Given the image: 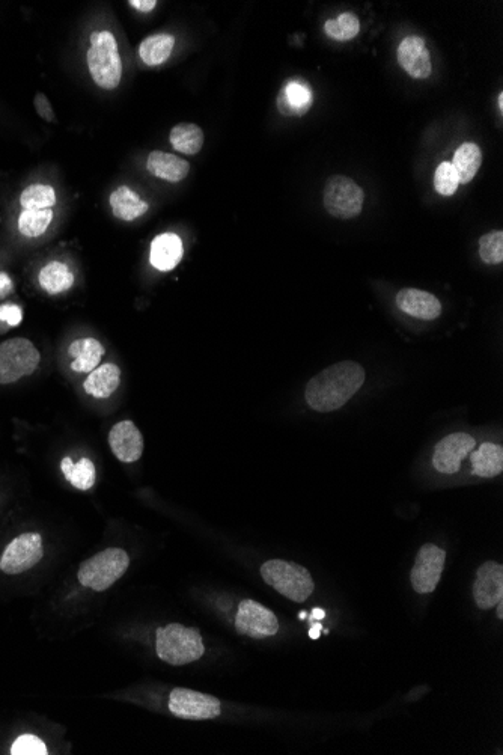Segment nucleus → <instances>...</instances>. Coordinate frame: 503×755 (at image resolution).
<instances>
[{
	"instance_id": "29",
	"label": "nucleus",
	"mask_w": 503,
	"mask_h": 755,
	"mask_svg": "<svg viewBox=\"0 0 503 755\" xmlns=\"http://www.w3.org/2000/svg\"><path fill=\"white\" fill-rule=\"evenodd\" d=\"M53 221L52 208H44V210H23L19 216V233L22 236L28 237V239H37V237L46 234L49 230L50 224Z\"/></svg>"
},
{
	"instance_id": "21",
	"label": "nucleus",
	"mask_w": 503,
	"mask_h": 755,
	"mask_svg": "<svg viewBox=\"0 0 503 755\" xmlns=\"http://www.w3.org/2000/svg\"><path fill=\"white\" fill-rule=\"evenodd\" d=\"M110 207L115 218L125 222H133L144 216L148 211V204L135 192L127 186L118 187L113 190L109 198Z\"/></svg>"
},
{
	"instance_id": "27",
	"label": "nucleus",
	"mask_w": 503,
	"mask_h": 755,
	"mask_svg": "<svg viewBox=\"0 0 503 755\" xmlns=\"http://www.w3.org/2000/svg\"><path fill=\"white\" fill-rule=\"evenodd\" d=\"M204 132L196 124L181 123L171 130L169 141L178 153L195 156L204 147Z\"/></svg>"
},
{
	"instance_id": "31",
	"label": "nucleus",
	"mask_w": 503,
	"mask_h": 755,
	"mask_svg": "<svg viewBox=\"0 0 503 755\" xmlns=\"http://www.w3.org/2000/svg\"><path fill=\"white\" fill-rule=\"evenodd\" d=\"M327 37L335 41H350L360 32V20L354 14L344 13L324 23Z\"/></svg>"
},
{
	"instance_id": "6",
	"label": "nucleus",
	"mask_w": 503,
	"mask_h": 755,
	"mask_svg": "<svg viewBox=\"0 0 503 755\" xmlns=\"http://www.w3.org/2000/svg\"><path fill=\"white\" fill-rule=\"evenodd\" d=\"M40 362V352L31 340L13 338L0 343V385H11L32 376Z\"/></svg>"
},
{
	"instance_id": "19",
	"label": "nucleus",
	"mask_w": 503,
	"mask_h": 755,
	"mask_svg": "<svg viewBox=\"0 0 503 755\" xmlns=\"http://www.w3.org/2000/svg\"><path fill=\"white\" fill-rule=\"evenodd\" d=\"M312 103H314V92L311 86L299 79L288 82L278 100L282 114L294 115V117L305 115L311 109Z\"/></svg>"
},
{
	"instance_id": "11",
	"label": "nucleus",
	"mask_w": 503,
	"mask_h": 755,
	"mask_svg": "<svg viewBox=\"0 0 503 755\" xmlns=\"http://www.w3.org/2000/svg\"><path fill=\"white\" fill-rule=\"evenodd\" d=\"M446 552L436 545H424L416 555L415 566L410 575L413 590L419 594H430L436 590L445 567Z\"/></svg>"
},
{
	"instance_id": "17",
	"label": "nucleus",
	"mask_w": 503,
	"mask_h": 755,
	"mask_svg": "<svg viewBox=\"0 0 503 755\" xmlns=\"http://www.w3.org/2000/svg\"><path fill=\"white\" fill-rule=\"evenodd\" d=\"M183 242L177 234L165 233L151 243L150 261L154 269L169 272L183 260Z\"/></svg>"
},
{
	"instance_id": "38",
	"label": "nucleus",
	"mask_w": 503,
	"mask_h": 755,
	"mask_svg": "<svg viewBox=\"0 0 503 755\" xmlns=\"http://www.w3.org/2000/svg\"><path fill=\"white\" fill-rule=\"evenodd\" d=\"M13 290V282L5 273H0V299L7 296Z\"/></svg>"
},
{
	"instance_id": "26",
	"label": "nucleus",
	"mask_w": 503,
	"mask_h": 755,
	"mask_svg": "<svg viewBox=\"0 0 503 755\" xmlns=\"http://www.w3.org/2000/svg\"><path fill=\"white\" fill-rule=\"evenodd\" d=\"M451 163L457 171L460 184L470 183L482 165L481 148L473 142H466L455 151L454 160Z\"/></svg>"
},
{
	"instance_id": "23",
	"label": "nucleus",
	"mask_w": 503,
	"mask_h": 755,
	"mask_svg": "<svg viewBox=\"0 0 503 755\" xmlns=\"http://www.w3.org/2000/svg\"><path fill=\"white\" fill-rule=\"evenodd\" d=\"M38 284L47 294L65 293L74 285V273L62 261H50L38 273Z\"/></svg>"
},
{
	"instance_id": "16",
	"label": "nucleus",
	"mask_w": 503,
	"mask_h": 755,
	"mask_svg": "<svg viewBox=\"0 0 503 755\" xmlns=\"http://www.w3.org/2000/svg\"><path fill=\"white\" fill-rule=\"evenodd\" d=\"M397 305L401 311L421 320H434L442 314V303L434 294L416 288L398 291Z\"/></svg>"
},
{
	"instance_id": "22",
	"label": "nucleus",
	"mask_w": 503,
	"mask_h": 755,
	"mask_svg": "<svg viewBox=\"0 0 503 755\" xmlns=\"http://www.w3.org/2000/svg\"><path fill=\"white\" fill-rule=\"evenodd\" d=\"M121 383V370L115 364H104L89 373L88 379L83 382L86 394L94 398H109L115 394Z\"/></svg>"
},
{
	"instance_id": "10",
	"label": "nucleus",
	"mask_w": 503,
	"mask_h": 755,
	"mask_svg": "<svg viewBox=\"0 0 503 755\" xmlns=\"http://www.w3.org/2000/svg\"><path fill=\"white\" fill-rule=\"evenodd\" d=\"M235 630L254 639L270 638L279 632L278 617L255 600H243L235 615Z\"/></svg>"
},
{
	"instance_id": "4",
	"label": "nucleus",
	"mask_w": 503,
	"mask_h": 755,
	"mask_svg": "<svg viewBox=\"0 0 503 755\" xmlns=\"http://www.w3.org/2000/svg\"><path fill=\"white\" fill-rule=\"evenodd\" d=\"M261 576L266 584L296 603L306 602L314 593L315 584L311 573L305 567L290 561H267L261 567Z\"/></svg>"
},
{
	"instance_id": "43",
	"label": "nucleus",
	"mask_w": 503,
	"mask_h": 755,
	"mask_svg": "<svg viewBox=\"0 0 503 755\" xmlns=\"http://www.w3.org/2000/svg\"><path fill=\"white\" fill-rule=\"evenodd\" d=\"M306 617H308V615H306V612H300L299 614L300 620H305Z\"/></svg>"
},
{
	"instance_id": "36",
	"label": "nucleus",
	"mask_w": 503,
	"mask_h": 755,
	"mask_svg": "<svg viewBox=\"0 0 503 755\" xmlns=\"http://www.w3.org/2000/svg\"><path fill=\"white\" fill-rule=\"evenodd\" d=\"M34 107L37 114L40 115L41 120L46 123H56L55 111H53L52 103L49 98L43 92H38L34 98Z\"/></svg>"
},
{
	"instance_id": "42",
	"label": "nucleus",
	"mask_w": 503,
	"mask_h": 755,
	"mask_svg": "<svg viewBox=\"0 0 503 755\" xmlns=\"http://www.w3.org/2000/svg\"><path fill=\"white\" fill-rule=\"evenodd\" d=\"M497 103H499V109H500V112H502L503 111V94H502V92H500V94H499V100H497Z\"/></svg>"
},
{
	"instance_id": "3",
	"label": "nucleus",
	"mask_w": 503,
	"mask_h": 755,
	"mask_svg": "<svg viewBox=\"0 0 503 755\" xmlns=\"http://www.w3.org/2000/svg\"><path fill=\"white\" fill-rule=\"evenodd\" d=\"M86 61L92 80L100 88H118L122 77V62L118 43L112 32H92L91 47L86 53Z\"/></svg>"
},
{
	"instance_id": "7",
	"label": "nucleus",
	"mask_w": 503,
	"mask_h": 755,
	"mask_svg": "<svg viewBox=\"0 0 503 755\" xmlns=\"http://www.w3.org/2000/svg\"><path fill=\"white\" fill-rule=\"evenodd\" d=\"M323 201L330 216L348 221L362 213L365 193L356 181L344 175H335L324 186Z\"/></svg>"
},
{
	"instance_id": "9",
	"label": "nucleus",
	"mask_w": 503,
	"mask_h": 755,
	"mask_svg": "<svg viewBox=\"0 0 503 755\" xmlns=\"http://www.w3.org/2000/svg\"><path fill=\"white\" fill-rule=\"evenodd\" d=\"M169 710L177 718L205 721L220 715V701L192 689L175 688L169 695Z\"/></svg>"
},
{
	"instance_id": "1",
	"label": "nucleus",
	"mask_w": 503,
	"mask_h": 755,
	"mask_svg": "<svg viewBox=\"0 0 503 755\" xmlns=\"http://www.w3.org/2000/svg\"><path fill=\"white\" fill-rule=\"evenodd\" d=\"M365 383V370L356 362L332 365L309 380L305 398L309 407L321 413L341 409Z\"/></svg>"
},
{
	"instance_id": "14",
	"label": "nucleus",
	"mask_w": 503,
	"mask_h": 755,
	"mask_svg": "<svg viewBox=\"0 0 503 755\" xmlns=\"http://www.w3.org/2000/svg\"><path fill=\"white\" fill-rule=\"evenodd\" d=\"M109 445L122 463L138 462L144 453V438L133 421H121L110 430Z\"/></svg>"
},
{
	"instance_id": "39",
	"label": "nucleus",
	"mask_w": 503,
	"mask_h": 755,
	"mask_svg": "<svg viewBox=\"0 0 503 755\" xmlns=\"http://www.w3.org/2000/svg\"><path fill=\"white\" fill-rule=\"evenodd\" d=\"M326 617V612L323 611V609L315 608L314 611H312L311 617H309V623H314V621H320L323 620V618Z\"/></svg>"
},
{
	"instance_id": "41",
	"label": "nucleus",
	"mask_w": 503,
	"mask_h": 755,
	"mask_svg": "<svg viewBox=\"0 0 503 755\" xmlns=\"http://www.w3.org/2000/svg\"><path fill=\"white\" fill-rule=\"evenodd\" d=\"M494 608L497 609V617L503 618V603L502 602L497 603V605L494 606Z\"/></svg>"
},
{
	"instance_id": "12",
	"label": "nucleus",
	"mask_w": 503,
	"mask_h": 755,
	"mask_svg": "<svg viewBox=\"0 0 503 755\" xmlns=\"http://www.w3.org/2000/svg\"><path fill=\"white\" fill-rule=\"evenodd\" d=\"M476 441L467 433L446 436L434 448L433 465L440 474H457L461 462L475 450Z\"/></svg>"
},
{
	"instance_id": "37",
	"label": "nucleus",
	"mask_w": 503,
	"mask_h": 755,
	"mask_svg": "<svg viewBox=\"0 0 503 755\" xmlns=\"http://www.w3.org/2000/svg\"><path fill=\"white\" fill-rule=\"evenodd\" d=\"M130 5L141 13H150L157 7V2L156 0H132Z\"/></svg>"
},
{
	"instance_id": "5",
	"label": "nucleus",
	"mask_w": 503,
	"mask_h": 755,
	"mask_svg": "<svg viewBox=\"0 0 503 755\" xmlns=\"http://www.w3.org/2000/svg\"><path fill=\"white\" fill-rule=\"evenodd\" d=\"M130 566L127 552L119 548H109L80 564L79 578L83 587L94 591H106L124 576Z\"/></svg>"
},
{
	"instance_id": "18",
	"label": "nucleus",
	"mask_w": 503,
	"mask_h": 755,
	"mask_svg": "<svg viewBox=\"0 0 503 755\" xmlns=\"http://www.w3.org/2000/svg\"><path fill=\"white\" fill-rule=\"evenodd\" d=\"M147 169L154 177L162 178L169 183H181L189 175L190 165L187 160L175 154L153 151L148 156Z\"/></svg>"
},
{
	"instance_id": "15",
	"label": "nucleus",
	"mask_w": 503,
	"mask_h": 755,
	"mask_svg": "<svg viewBox=\"0 0 503 755\" xmlns=\"http://www.w3.org/2000/svg\"><path fill=\"white\" fill-rule=\"evenodd\" d=\"M397 58L403 70L413 79H427L431 76L433 65L424 38L410 35L401 41L397 49Z\"/></svg>"
},
{
	"instance_id": "30",
	"label": "nucleus",
	"mask_w": 503,
	"mask_h": 755,
	"mask_svg": "<svg viewBox=\"0 0 503 755\" xmlns=\"http://www.w3.org/2000/svg\"><path fill=\"white\" fill-rule=\"evenodd\" d=\"M56 192L49 184H31L20 195L23 210H44L55 207Z\"/></svg>"
},
{
	"instance_id": "32",
	"label": "nucleus",
	"mask_w": 503,
	"mask_h": 755,
	"mask_svg": "<svg viewBox=\"0 0 503 755\" xmlns=\"http://www.w3.org/2000/svg\"><path fill=\"white\" fill-rule=\"evenodd\" d=\"M479 257L485 264H500L503 261V233L491 231L479 239Z\"/></svg>"
},
{
	"instance_id": "25",
	"label": "nucleus",
	"mask_w": 503,
	"mask_h": 755,
	"mask_svg": "<svg viewBox=\"0 0 503 755\" xmlns=\"http://www.w3.org/2000/svg\"><path fill=\"white\" fill-rule=\"evenodd\" d=\"M175 38L169 34H156L145 38L139 46V56L148 67H159L171 58Z\"/></svg>"
},
{
	"instance_id": "40",
	"label": "nucleus",
	"mask_w": 503,
	"mask_h": 755,
	"mask_svg": "<svg viewBox=\"0 0 503 755\" xmlns=\"http://www.w3.org/2000/svg\"><path fill=\"white\" fill-rule=\"evenodd\" d=\"M321 630H324V629H323V626H321V624L318 623V621L315 624L312 623L311 630H309V636H311L312 639H318L320 638Z\"/></svg>"
},
{
	"instance_id": "33",
	"label": "nucleus",
	"mask_w": 503,
	"mask_h": 755,
	"mask_svg": "<svg viewBox=\"0 0 503 755\" xmlns=\"http://www.w3.org/2000/svg\"><path fill=\"white\" fill-rule=\"evenodd\" d=\"M460 186V178L451 162H442L437 166L434 174V189L439 195L451 196L457 192Z\"/></svg>"
},
{
	"instance_id": "2",
	"label": "nucleus",
	"mask_w": 503,
	"mask_h": 755,
	"mask_svg": "<svg viewBox=\"0 0 503 755\" xmlns=\"http://www.w3.org/2000/svg\"><path fill=\"white\" fill-rule=\"evenodd\" d=\"M156 653L166 664L181 667L199 661L204 656L205 645L198 629L172 623L157 629Z\"/></svg>"
},
{
	"instance_id": "13",
	"label": "nucleus",
	"mask_w": 503,
	"mask_h": 755,
	"mask_svg": "<svg viewBox=\"0 0 503 755\" xmlns=\"http://www.w3.org/2000/svg\"><path fill=\"white\" fill-rule=\"evenodd\" d=\"M473 597L476 605L481 609L494 608L503 600V567L502 564L487 561L476 572L473 585Z\"/></svg>"
},
{
	"instance_id": "35",
	"label": "nucleus",
	"mask_w": 503,
	"mask_h": 755,
	"mask_svg": "<svg viewBox=\"0 0 503 755\" xmlns=\"http://www.w3.org/2000/svg\"><path fill=\"white\" fill-rule=\"evenodd\" d=\"M23 311L19 305L14 303H5L0 305V323L10 326V328H16L22 323Z\"/></svg>"
},
{
	"instance_id": "34",
	"label": "nucleus",
	"mask_w": 503,
	"mask_h": 755,
	"mask_svg": "<svg viewBox=\"0 0 503 755\" xmlns=\"http://www.w3.org/2000/svg\"><path fill=\"white\" fill-rule=\"evenodd\" d=\"M11 754L46 755L49 754V749H47L46 743L35 734H22L11 746Z\"/></svg>"
},
{
	"instance_id": "28",
	"label": "nucleus",
	"mask_w": 503,
	"mask_h": 755,
	"mask_svg": "<svg viewBox=\"0 0 503 755\" xmlns=\"http://www.w3.org/2000/svg\"><path fill=\"white\" fill-rule=\"evenodd\" d=\"M62 472L68 483L73 484L76 489L89 490L97 480L94 463L89 459H82L79 463H73L70 457H65L61 463Z\"/></svg>"
},
{
	"instance_id": "20",
	"label": "nucleus",
	"mask_w": 503,
	"mask_h": 755,
	"mask_svg": "<svg viewBox=\"0 0 503 755\" xmlns=\"http://www.w3.org/2000/svg\"><path fill=\"white\" fill-rule=\"evenodd\" d=\"M68 356L73 359L70 365L71 370L80 374L92 373L95 368L100 367L104 347L95 338H82L71 343L68 347Z\"/></svg>"
},
{
	"instance_id": "8",
	"label": "nucleus",
	"mask_w": 503,
	"mask_h": 755,
	"mask_svg": "<svg viewBox=\"0 0 503 755\" xmlns=\"http://www.w3.org/2000/svg\"><path fill=\"white\" fill-rule=\"evenodd\" d=\"M44 555L43 538L38 532H25L14 538L0 557V570L7 575H20L40 563Z\"/></svg>"
},
{
	"instance_id": "24",
	"label": "nucleus",
	"mask_w": 503,
	"mask_h": 755,
	"mask_svg": "<svg viewBox=\"0 0 503 755\" xmlns=\"http://www.w3.org/2000/svg\"><path fill=\"white\" fill-rule=\"evenodd\" d=\"M473 475L481 478H494L503 471V448L491 442H485L479 450L473 451Z\"/></svg>"
}]
</instances>
